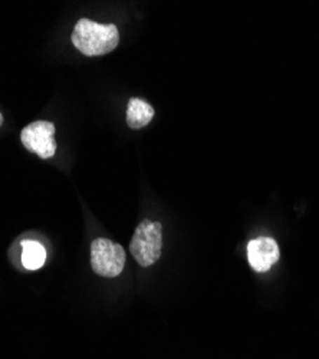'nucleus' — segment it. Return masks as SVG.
<instances>
[{
    "instance_id": "nucleus-4",
    "label": "nucleus",
    "mask_w": 319,
    "mask_h": 359,
    "mask_svg": "<svg viewBox=\"0 0 319 359\" xmlns=\"http://www.w3.org/2000/svg\"><path fill=\"white\" fill-rule=\"evenodd\" d=\"M55 126L49 121H35L26 126L20 133V141L26 149L38 157L48 160L56 153Z\"/></svg>"
},
{
    "instance_id": "nucleus-8",
    "label": "nucleus",
    "mask_w": 319,
    "mask_h": 359,
    "mask_svg": "<svg viewBox=\"0 0 319 359\" xmlns=\"http://www.w3.org/2000/svg\"><path fill=\"white\" fill-rule=\"evenodd\" d=\"M2 124H4V115L0 112V127H2Z\"/></svg>"
},
{
    "instance_id": "nucleus-2",
    "label": "nucleus",
    "mask_w": 319,
    "mask_h": 359,
    "mask_svg": "<svg viewBox=\"0 0 319 359\" xmlns=\"http://www.w3.org/2000/svg\"><path fill=\"white\" fill-rule=\"evenodd\" d=\"M163 226L160 222H141L131 238L130 252L142 267L154 264L161 257Z\"/></svg>"
},
{
    "instance_id": "nucleus-1",
    "label": "nucleus",
    "mask_w": 319,
    "mask_h": 359,
    "mask_svg": "<svg viewBox=\"0 0 319 359\" xmlns=\"http://www.w3.org/2000/svg\"><path fill=\"white\" fill-rule=\"evenodd\" d=\"M71 39L82 55L101 56L118 46L120 32L115 25H102L83 18L75 25Z\"/></svg>"
},
{
    "instance_id": "nucleus-5",
    "label": "nucleus",
    "mask_w": 319,
    "mask_h": 359,
    "mask_svg": "<svg viewBox=\"0 0 319 359\" xmlns=\"http://www.w3.org/2000/svg\"><path fill=\"white\" fill-rule=\"evenodd\" d=\"M247 259L256 272H268L279 260V246L272 237H256L247 245Z\"/></svg>"
},
{
    "instance_id": "nucleus-3",
    "label": "nucleus",
    "mask_w": 319,
    "mask_h": 359,
    "mask_svg": "<svg viewBox=\"0 0 319 359\" xmlns=\"http://www.w3.org/2000/svg\"><path fill=\"white\" fill-rule=\"evenodd\" d=\"M125 252L123 246L109 238L98 237L91 243V267L102 278H117L125 266Z\"/></svg>"
},
{
    "instance_id": "nucleus-6",
    "label": "nucleus",
    "mask_w": 319,
    "mask_h": 359,
    "mask_svg": "<svg viewBox=\"0 0 319 359\" xmlns=\"http://www.w3.org/2000/svg\"><path fill=\"white\" fill-rule=\"evenodd\" d=\"M154 116V108L144 100L131 98L127 107V126L133 130H140L149 126Z\"/></svg>"
},
{
    "instance_id": "nucleus-7",
    "label": "nucleus",
    "mask_w": 319,
    "mask_h": 359,
    "mask_svg": "<svg viewBox=\"0 0 319 359\" xmlns=\"http://www.w3.org/2000/svg\"><path fill=\"white\" fill-rule=\"evenodd\" d=\"M46 260V250L39 242H22V263L27 271H38Z\"/></svg>"
}]
</instances>
